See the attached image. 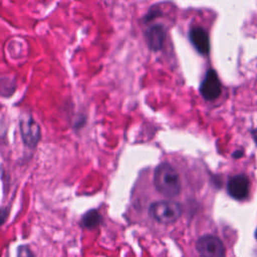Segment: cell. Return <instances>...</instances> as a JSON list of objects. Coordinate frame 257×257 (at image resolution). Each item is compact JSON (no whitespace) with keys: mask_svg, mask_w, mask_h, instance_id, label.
<instances>
[{"mask_svg":"<svg viewBox=\"0 0 257 257\" xmlns=\"http://www.w3.org/2000/svg\"><path fill=\"white\" fill-rule=\"evenodd\" d=\"M182 206L175 201H157L150 205L149 214L161 224L175 223L182 215Z\"/></svg>","mask_w":257,"mask_h":257,"instance_id":"7a4b0ae2","label":"cell"},{"mask_svg":"<svg viewBox=\"0 0 257 257\" xmlns=\"http://www.w3.org/2000/svg\"><path fill=\"white\" fill-rule=\"evenodd\" d=\"M162 13H161V10L159 9V8H157V9H151L149 12H148V14L146 15V17H145V20H146V22H150V21H152V20H154L155 18H157V17H159L160 15H161Z\"/></svg>","mask_w":257,"mask_h":257,"instance_id":"8fae6325","label":"cell"},{"mask_svg":"<svg viewBox=\"0 0 257 257\" xmlns=\"http://www.w3.org/2000/svg\"><path fill=\"white\" fill-rule=\"evenodd\" d=\"M20 133L24 144L32 149L40 140V126L31 114H23L20 118Z\"/></svg>","mask_w":257,"mask_h":257,"instance_id":"277c9868","label":"cell"},{"mask_svg":"<svg viewBox=\"0 0 257 257\" xmlns=\"http://www.w3.org/2000/svg\"><path fill=\"white\" fill-rule=\"evenodd\" d=\"M200 93L207 100H214L221 94V82L214 69H208L200 84Z\"/></svg>","mask_w":257,"mask_h":257,"instance_id":"5b68a950","label":"cell"},{"mask_svg":"<svg viewBox=\"0 0 257 257\" xmlns=\"http://www.w3.org/2000/svg\"><path fill=\"white\" fill-rule=\"evenodd\" d=\"M17 257H35L27 245H20L17 248Z\"/></svg>","mask_w":257,"mask_h":257,"instance_id":"30bf717a","label":"cell"},{"mask_svg":"<svg viewBox=\"0 0 257 257\" xmlns=\"http://www.w3.org/2000/svg\"><path fill=\"white\" fill-rule=\"evenodd\" d=\"M196 249L201 257H226L223 242L216 236L204 235L196 243Z\"/></svg>","mask_w":257,"mask_h":257,"instance_id":"3957f363","label":"cell"},{"mask_svg":"<svg viewBox=\"0 0 257 257\" xmlns=\"http://www.w3.org/2000/svg\"><path fill=\"white\" fill-rule=\"evenodd\" d=\"M153 182L156 190L168 197H177L182 190L179 172L169 163H161L154 171Z\"/></svg>","mask_w":257,"mask_h":257,"instance_id":"6da1fadb","label":"cell"},{"mask_svg":"<svg viewBox=\"0 0 257 257\" xmlns=\"http://www.w3.org/2000/svg\"><path fill=\"white\" fill-rule=\"evenodd\" d=\"M189 38L195 49L201 54H207L210 50V39L208 32L200 26L190 29Z\"/></svg>","mask_w":257,"mask_h":257,"instance_id":"52a82bcc","label":"cell"},{"mask_svg":"<svg viewBox=\"0 0 257 257\" xmlns=\"http://www.w3.org/2000/svg\"><path fill=\"white\" fill-rule=\"evenodd\" d=\"M252 138L254 139L255 143L257 144V128H255V130L252 131Z\"/></svg>","mask_w":257,"mask_h":257,"instance_id":"4fadbf2b","label":"cell"},{"mask_svg":"<svg viewBox=\"0 0 257 257\" xmlns=\"http://www.w3.org/2000/svg\"><path fill=\"white\" fill-rule=\"evenodd\" d=\"M249 179L244 174H239L231 177L227 183L228 195L238 201L245 200L249 195Z\"/></svg>","mask_w":257,"mask_h":257,"instance_id":"8992f818","label":"cell"},{"mask_svg":"<svg viewBox=\"0 0 257 257\" xmlns=\"http://www.w3.org/2000/svg\"><path fill=\"white\" fill-rule=\"evenodd\" d=\"M100 222H101L100 214L96 210L92 209V210L87 211L82 216L81 226L86 229H94L100 224Z\"/></svg>","mask_w":257,"mask_h":257,"instance_id":"9c48e42d","label":"cell"},{"mask_svg":"<svg viewBox=\"0 0 257 257\" xmlns=\"http://www.w3.org/2000/svg\"><path fill=\"white\" fill-rule=\"evenodd\" d=\"M148 46L153 51H159L163 48L166 39V30L163 25L156 24L151 26L146 32Z\"/></svg>","mask_w":257,"mask_h":257,"instance_id":"ba28073f","label":"cell"},{"mask_svg":"<svg viewBox=\"0 0 257 257\" xmlns=\"http://www.w3.org/2000/svg\"><path fill=\"white\" fill-rule=\"evenodd\" d=\"M255 236H256V238H257V230H256V232H255Z\"/></svg>","mask_w":257,"mask_h":257,"instance_id":"5bb4252c","label":"cell"},{"mask_svg":"<svg viewBox=\"0 0 257 257\" xmlns=\"http://www.w3.org/2000/svg\"><path fill=\"white\" fill-rule=\"evenodd\" d=\"M7 217H8V210H7V208L0 209V226L6 221Z\"/></svg>","mask_w":257,"mask_h":257,"instance_id":"7c38bea8","label":"cell"}]
</instances>
